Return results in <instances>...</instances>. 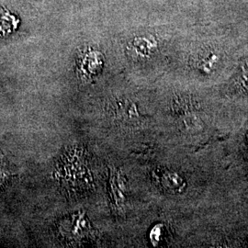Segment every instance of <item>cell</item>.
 <instances>
[{
    "label": "cell",
    "instance_id": "cell-3",
    "mask_svg": "<svg viewBox=\"0 0 248 248\" xmlns=\"http://www.w3.org/2000/svg\"><path fill=\"white\" fill-rule=\"evenodd\" d=\"M101 65L102 60L100 58V54L92 52L88 53L84 55L78 64L80 75L84 78H91L98 75L101 69Z\"/></svg>",
    "mask_w": 248,
    "mask_h": 248
},
{
    "label": "cell",
    "instance_id": "cell-1",
    "mask_svg": "<svg viewBox=\"0 0 248 248\" xmlns=\"http://www.w3.org/2000/svg\"><path fill=\"white\" fill-rule=\"evenodd\" d=\"M108 111L115 124L131 125L139 121V111L135 104L127 100L111 103Z\"/></svg>",
    "mask_w": 248,
    "mask_h": 248
},
{
    "label": "cell",
    "instance_id": "cell-2",
    "mask_svg": "<svg viewBox=\"0 0 248 248\" xmlns=\"http://www.w3.org/2000/svg\"><path fill=\"white\" fill-rule=\"evenodd\" d=\"M155 178L163 189L173 194L182 192L186 187V182L183 177L171 170L159 169L155 173Z\"/></svg>",
    "mask_w": 248,
    "mask_h": 248
},
{
    "label": "cell",
    "instance_id": "cell-4",
    "mask_svg": "<svg viewBox=\"0 0 248 248\" xmlns=\"http://www.w3.org/2000/svg\"><path fill=\"white\" fill-rule=\"evenodd\" d=\"M183 124L187 130H198L202 126L200 118L194 114H187L185 116Z\"/></svg>",
    "mask_w": 248,
    "mask_h": 248
}]
</instances>
